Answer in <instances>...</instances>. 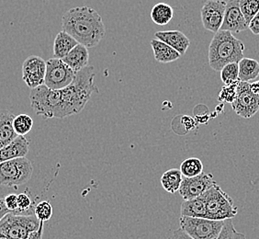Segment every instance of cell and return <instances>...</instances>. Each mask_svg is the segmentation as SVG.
<instances>
[{
	"mask_svg": "<svg viewBox=\"0 0 259 239\" xmlns=\"http://www.w3.org/2000/svg\"><path fill=\"white\" fill-rule=\"evenodd\" d=\"M75 73L63 60L51 58L46 62L45 85L51 90L65 89L73 82Z\"/></svg>",
	"mask_w": 259,
	"mask_h": 239,
	"instance_id": "8",
	"label": "cell"
},
{
	"mask_svg": "<svg viewBox=\"0 0 259 239\" xmlns=\"http://www.w3.org/2000/svg\"><path fill=\"white\" fill-rule=\"evenodd\" d=\"M78 43L71 35L62 30L55 37L54 43V56L58 59H63L65 55L72 50Z\"/></svg>",
	"mask_w": 259,
	"mask_h": 239,
	"instance_id": "20",
	"label": "cell"
},
{
	"mask_svg": "<svg viewBox=\"0 0 259 239\" xmlns=\"http://www.w3.org/2000/svg\"><path fill=\"white\" fill-rule=\"evenodd\" d=\"M151 46L154 52L155 59L162 64L172 63L181 56L180 53L175 50L174 48L156 38L151 41Z\"/></svg>",
	"mask_w": 259,
	"mask_h": 239,
	"instance_id": "18",
	"label": "cell"
},
{
	"mask_svg": "<svg viewBox=\"0 0 259 239\" xmlns=\"http://www.w3.org/2000/svg\"><path fill=\"white\" fill-rule=\"evenodd\" d=\"M239 6L244 19L249 24L251 20L259 12V0H239Z\"/></svg>",
	"mask_w": 259,
	"mask_h": 239,
	"instance_id": "27",
	"label": "cell"
},
{
	"mask_svg": "<svg viewBox=\"0 0 259 239\" xmlns=\"http://www.w3.org/2000/svg\"><path fill=\"white\" fill-rule=\"evenodd\" d=\"M46 62L40 56L30 55L22 64V80L30 89L45 84Z\"/></svg>",
	"mask_w": 259,
	"mask_h": 239,
	"instance_id": "11",
	"label": "cell"
},
{
	"mask_svg": "<svg viewBox=\"0 0 259 239\" xmlns=\"http://www.w3.org/2000/svg\"><path fill=\"white\" fill-rule=\"evenodd\" d=\"M150 15L156 25L164 26L174 18V10L166 3H158L153 7Z\"/></svg>",
	"mask_w": 259,
	"mask_h": 239,
	"instance_id": "23",
	"label": "cell"
},
{
	"mask_svg": "<svg viewBox=\"0 0 259 239\" xmlns=\"http://www.w3.org/2000/svg\"><path fill=\"white\" fill-rule=\"evenodd\" d=\"M62 30L87 48L97 46L106 34L101 16L85 6L72 8L65 12L62 18Z\"/></svg>",
	"mask_w": 259,
	"mask_h": 239,
	"instance_id": "1",
	"label": "cell"
},
{
	"mask_svg": "<svg viewBox=\"0 0 259 239\" xmlns=\"http://www.w3.org/2000/svg\"><path fill=\"white\" fill-rule=\"evenodd\" d=\"M5 203L6 207L10 210V212L15 213L18 210V195L9 194L3 198Z\"/></svg>",
	"mask_w": 259,
	"mask_h": 239,
	"instance_id": "32",
	"label": "cell"
},
{
	"mask_svg": "<svg viewBox=\"0 0 259 239\" xmlns=\"http://www.w3.org/2000/svg\"><path fill=\"white\" fill-rule=\"evenodd\" d=\"M207 210V219L225 221L233 219L238 209L234 201L224 191L219 185L215 183L203 194Z\"/></svg>",
	"mask_w": 259,
	"mask_h": 239,
	"instance_id": "5",
	"label": "cell"
},
{
	"mask_svg": "<svg viewBox=\"0 0 259 239\" xmlns=\"http://www.w3.org/2000/svg\"><path fill=\"white\" fill-rule=\"evenodd\" d=\"M53 206L49 202L47 201H42L39 203L38 205L35 206L34 214L35 216L38 218L40 222H47L51 219V217L53 216Z\"/></svg>",
	"mask_w": 259,
	"mask_h": 239,
	"instance_id": "29",
	"label": "cell"
},
{
	"mask_svg": "<svg viewBox=\"0 0 259 239\" xmlns=\"http://www.w3.org/2000/svg\"><path fill=\"white\" fill-rule=\"evenodd\" d=\"M239 67V80L243 82L254 81L258 77L259 62L253 58L244 57L238 63Z\"/></svg>",
	"mask_w": 259,
	"mask_h": 239,
	"instance_id": "21",
	"label": "cell"
},
{
	"mask_svg": "<svg viewBox=\"0 0 259 239\" xmlns=\"http://www.w3.org/2000/svg\"><path fill=\"white\" fill-rule=\"evenodd\" d=\"M42 224L45 223L39 221L34 214H16L10 212L0 220V234L11 239H27L40 229Z\"/></svg>",
	"mask_w": 259,
	"mask_h": 239,
	"instance_id": "4",
	"label": "cell"
},
{
	"mask_svg": "<svg viewBox=\"0 0 259 239\" xmlns=\"http://www.w3.org/2000/svg\"><path fill=\"white\" fill-rule=\"evenodd\" d=\"M167 239H193L187 233H185L181 228L175 230L172 234Z\"/></svg>",
	"mask_w": 259,
	"mask_h": 239,
	"instance_id": "34",
	"label": "cell"
},
{
	"mask_svg": "<svg viewBox=\"0 0 259 239\" xmlns=\"http://www.w3.org/2000/svg\"><path fill=\"white\" fill-rule=\"evenodd\" d=\"M248 28L254 35H259V12L251 20Z\"/></svg>",
	"mask_w": 259,
	"mask_h": 239,
	"instance_id": "33",
	"label": "cell"
},
{
	"mask_svg": "<svg viewBox=\"0 0 259 239\" xmlns=\"http://www.w3.org/2000/svg\"><path fill=\"white\" fill-rule=\"evenodd\" d=\"M15 115L8 110H0V148L11 143L19 135L13 127Z\"/></svg>",
	"mask_w": 259,
	"mask_h": 239,
	"instance_id": "17",
	"label": "cell"
},
{
	"mask_svg": "<svg viewBox=\"0 0 259 239\" xmlns=\"http://www.w3.org/2000/svg\"><path fill=\"white\" fill-rule=\"evenodd\" d=\"M183 180V176L180 170L171 169L166 170L161 177V184L164 190L168 193L174 194L180 190V185Z\"/></svg>",
	"mask_w": 259,
	"mask_h": 239,
	"instance_id": "22",
	"label": "cell"
},
{
	"mask_svg": "<svg viewBox=\"0 0 259 239\" xmlns=\"http://www.w3.org/2000/svg\"><path fill=\"white\" fill-rule=\"evenodd\" d=\"M32 202L30 198V196L27 193H20L18 195V210L15 212L16 214H25L30 211L31 208Z\"/></svg>",
	"mask_w": 259,
	"mask_h": 239,
	"instance_id": "31",
	"label": "cell"
},
{
	"mask_svg": "<svg viewBox=\"0 0 259 239\" xmlns=\"http://www.w3.org/2000/svg\"><path fill=\"white\" fill-rule=\"evenodd\" d=\"M10 213V210L6 207L4 200L0 199V220L2 219L6 214Z\"/></svg>",
	"mask_w": 259,
	"mask_h": 239,
	"instance_id": "36",
	"label": "cell"
},
{
	"mask_svg": "<svg viewBox=\"0 0 259 239\" xmlns=\"http://www.w3.org/2000/svg\"><path fill=\"white\" fill-rule=\"evenodd\" d=\"M88 49L84 45L78 44L62 60L75 72H78L89 65L90 53Z\"/></svg>",
	"mask_w": 259,
	"mask_h": 239,
	"instance_id": "16",
	"label": "cell"
},
{
	"mask_svg": "<svg viewBox=\"0 0 259 239\" xmlns=\"http://www.w3.org/2000/svg\"><path fill=\"white\" fill-rule=\"evenodd\" d=\"M232 108L236 114L249 119L259 110V94L250 89V83L239 81L237 85L236 98L232 103Z\"/></svg>",
	"mask_w": 259,
	"mask_h": 239,
	"instance_id": "9",
	"label": "cell"
},
{
	"mask_svg": "<svg viewBox=\"0 0 259 239\" xmlns=\"http://www.w3.org/2000/svg\"><path fill=\"white\" fill-rule=\"evenodd\" d=\"M30 150V142L25 136L19 135L11 143L0 148V163L8 160L26 157Z\"/></svg>",
	"mask_w": 259,
	"mask_h": 239,
	"instance_id": "14",
	"label": "cell"
},
{
	"mask_svg": "<svg viewBox=\"0 0 259 239\" xmlns=\"http://www.w3.org/2000/svg\"><path fill=\"white\" fill-rule=\"evenodd\" d=\"M33 166L26 157L8 160L0 163V185L17 189L30 180Z\"/></svg>",
	"mask_w": 259,
	"mask_h": 239,
	"instance_id": "6",
	"label": "cell"
},
{
	"mask_svg": "<svg viewBox=\"0 0 259 239\" xmlns=\"http://www.w3.org/2000/svg\"><path fill=\"white\" fill-rule=\"evenodd\" d=\"M250 89L255 94H259V80L258 81H254V82L250 83Z\"/></svg>",
	"mask_w": 259,
	"mask_h": 239,
	"instance_id": "37",
	"label": "cell"
},
{
	"mask_svg": "<svg viewBox=\"0 0 259 239\" xmlns=\"http://www.w3.org/2000/svg\"><path fill=\"white\" fill-rule=\"evenodd\" d=\"M215 239H246V237L244 234L236 231L232 219H226L224 221V226L220 234Z\"/></svg>",
	"mask_w": 259,
	"mask_h": 239,
	"instance_id": "28",
	"label": "cell"
},
{
	"mask_svg": "<svg viewBox=\"0 0 259 239\" xmlns=\"http://www.w3.org/2000/svg\"><path fill=\"white\" fill-rule=\"evenodd\" d=\"M238 83H235L233 85L224 86L218 95V98H217L218 101L221 103H231L232 104L236 98Z\"/></svg>",
	"mask_w": 259,
	"mask_h": 239,
	"instance_id": "30",
	"label": "cell"
},
{
	"mask_svg": "<svg viewBox=\"0 0 259 239\" xmlns=\"http://www.w3.org/2000/svg\"><path fill=\"white\" fill-rule=\"evenodd\" d=\"M13 127L17 135L25 136L33 127V120L29 115H18L13 120Z\"/></svg>",
	"mask_w": 259,
	"mask_h": 239,
	"instance_id": "26",
	"label": "cell"
},
{
	"mask_svg": "<svg viewBox=\"0 0 259 239\" xmlns=\"http://www.w3.org/2000/svg\"><path fill=\"white\" fill-rule=\"evenodd\" d=\"M244 45L228 30L215 33L209 46V65L211 69L220 72L230 63H239L244 58Z\"/></svg>",
	"mask_w": 259,
	"mask_h": 239,
	"instance_id": "3",
	"label": "cell"
},
{
	"mask_svg": "<svg viewBox=\"0 0 259 239\" xmlns=\"http://www.w3.org/2000/svg\"><path fill=\"white\" fill-rule=\"evenodd\" d=\"M248 29V23L240 10L239 0L226 2L225 17L221 30H228L232 33H239Z\"/></svg>",
	"mask_w": 259,
	"mask_h": 239,
	"instance_id": "13",
	"label": "cell"
},
{
	"mask_svg": "<svg viewBox=\"0 0 259 239\" xmlns=\"http://www.w3.org/2000/svg\"><path fill=\"white\" fill-rule=\"evenodd\" d=\"M180 228L193 239H215L224 226V221L180 216Z\"/></svg>",
	"mask_w": 259,
	"mask_h": 239,
	"instance_id": "7",
	"label": "cell"
},
{
	"mask_svg": "<svg viewBox=\"0 0 259 239\" xmlns=\"http://www.w3.org/2000/svg\"><path fill=\"white\" fill-rule=\"evenodd\" d=\"M226 1L207 0L200 10L201 22L205 30L218 32L223 25L225 17Z\"/></svg>",
	"mask_w": 259,
	"mask_h": 239,
	"instance_id": "10",
	"label": "cell"
},
{
	"mask_svg": "<svg viewBox=\"0 0 259 239\" xmlns=\"http://www.w3.org/2000/svg\"><path fill=\"white\" fill-rule=\"evenodd\" d=\"M155 37L158 40L162 41L166 45H169L175 50L179 52L181 56L186 54L187 50L190 46V41L189 37L180 31V30H164L155 32Z\"/></svg>",
	"mask_w": 259,
	"mask_h": 239,
	"instance_id": "15",
	"label": "cell"
},
{
	"mask_svg": "<svg viewBox=\"0 0 259 239\" xmlns=\"http://www.w3.org/2000/svg\"><path fill=\"white\" fill-rule=\"evenodd\" d=\"M95 75L94 66L88 65L75 73V78L69 86L58 90L61 119L80 113L91 96L99 92L94 82Z\"/></svg>",
	"mask_w": 259,
	"mask_h": 239,
	"instance_id": "2",
	"label": "cell"
},
{
	"mask_svg": "<svg viewBox=\"0 0 259 239\" xmlns=\"http://www.w3.org/2000/svg\"><path fill=\"white\" fill-rule=\"evenodd\" d=\"M180 170L184 178H193L203 172V164L197 157H190L181 163Z\"/></svg>",
	"mask_w": 259,
	"mask_h": 239,
	"instance_id": "24",
	"label": "cell"
},
{
	"mask_svg": "<svg viewBox=\"0 0 259 239\" xmlns=\"http://www.w3.org/2000/svg\"><path fill=\"white\" fill-rule=\"evenodd\" d=\"M212 175L202 172L193 178H184L180 188V194L184 201L201 196L215 184Z\"/></svg>",
	"mask_w": 259,
	"mask_h": 239,
	"instance_id": "12",
	"label": "cell"
},
{
	"mask_svg": "<svg viewBox=\"0 0 259 239\" xmlns=\"http://www.w3.org/2000/svg\"><path fill=\"white\" fill-rule=\"evenodd\" d=\"M42 234H44V224L40 225V229L34 232L33 234L30 235L29 238L27 239H41L42 238ZM0 239H11L8 236H6L4 234H0Z\"/></svg>",
	"mask_w": 259,
	"mask_h": 239,
	"instance_id": "35",
	"label": "cell"
},
{
	"mask_svg": "<svg viewBox=\"0 0 259 239\" xmlns=\"http://www.w3.org/2000/svg\"><path fill=\"white\" fill-rule=\"evenodd\" d=\"M221 73V79L226 86L233 85L239 82V67L238 63H230L225 65Z\"/></svg>",
	"mask_w": 259,
	"mask_h": 239,
	"instance_id": "25",
	"label": "cell"
},
{
	"mask_svg": "<svg viewBox=\"0 0 259 239\" xmlns=\"http://www.w3.org/2000/svg\"><path fill=\"white\" fill-rule=\"evenodd\" d=\"M180 214L182 216L195 218H207V210L203 196L184 201L181 205Z\"/></svg>",
	"mask_w": 259,
	"mask_h": 239,
	"instance_id": "19",
	"label": "cell"
}]
</instances>
